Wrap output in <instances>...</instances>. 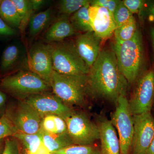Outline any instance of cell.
I'll use <instances>...</instances> for the list:
<instances>
[{"label":"cell","mask_w":154,"mask_h":154,"mask_svg":"<svg viewBox=\"0 0 154 154\" xmlns=\"http://www.w3.org/2000/svg\"><path fill=\"white\" fill-rule=\"evenodd\" d=\"M3 149H2V140H0V154L2 152Z\"/></svg>","instance_id":"cell-40"},{"label":"cell","mask_w":154,"mask_h":154,"mask_svg":"<svg viewBox=\"0 0 154 154\" xmlns=\"http://www.w3.org/2000/svg\"><path fill=\"white\" fill-rule=\"evenodd\" d=\"M137 23L134 16L125 24L117 27L114 32L115 42H122L130 40L137 29Z\"/></svg>","instance_id":"cell-22"},{"label":"cell","mask_w":154,"mask_h":154,"mask_svg":"<svg viewBox=\"0 0 154 154\" xmlns=\"http://www.w3.org/2000/svg\"><path fill=\"white\" fill-rule=\"evenodd\" d=\"M38 112L42 117L46 116H57L63 118L72 111L69 106L56 96L41 94L31 95L25 101Z\"/></svg>","instance_id":"cell-11"},{"label":"cell","mask_w":154,"mask_h":154,"mask_svg":"<svg viewBox=\"0 0 154 154\" xmlns=\"http://www.w3.org/2000/svg\"><path fill=\"white\" fill-rule=\"evenodd\" d=\"M0 17L8 24L20 28L22 20L12 0H1Z\"/></svg>","instance_id":"cell-18"},{"label":"cell","mask_w":154,"mask_h":154,"mask_svg":"<svg viewBox=\"0 0 154 154\" xmlns=\"http://www.w3.org/2000/svg\"><path fill=\"white\" fill-rule=\"evenodd\" d=\"M119 67L129 84H132L140 76L145 61L143 36L137 28L130 40L115 42L113 47Z\"/></svg>","instance_id":"cell-2"},{"label":"cell","mask_w":154,"mask_h":154,"mask_svg":"<svg viewBox=\"0 0 154 154\" xmlns=\"http://www.w3.org/2000/svg\"><path fill=\"white\" fill-rule=\"evenodd\" d=\"M146 1L144 0H123V4L133 14H140L143 12Z\"/></svg>","instance_id":"cell-29"},{"label":"cell","mask_w":154,"mask_h":154,"mask_svg":"<svg viewBox=\"0 0 154 154\" xmlns=\"http://www.w3.org/2000/svg\"><path fill=\"white\" fill-rule=\"evenodd\" d=\"M41 119L39 113L33 107L24 102L19 105L11 120L17 133L34 134L41 129Z\"/></svg>","instance_id":"cell-12"},{"label":"cell","mask_w":154,"mask_h":154,"mask_svg":"<svg viewBox=\"0 0 154 154\" xmlns=\"http://www.w3.org/2000/svg\"><path fill=\"white\" fill-rule=\"evenodd\" d=\"M19 49L15 45L8 46L4 50L1 62V69L4 71L12 68L19 57Z\"/></svg>","instance_id":"cell-23"},{"label":"cell","mask_w":154,"mask_h":154,"mask_svg":"<svg viewBox=\"0 0 154 154\" xmlns=\"http://www.w3.org/2000/svg\"><path fill=\"white\" fill-rule=\"evenodd\" d=\"M54 118L56 126L57 134L68 133L67 127L64 119L60 116L56 115H54Z\"/></svg>","instance_id":"cell-33"},{"label":"cell","mask_w":154,"mask_h":154,"mask_svg":"<svg viewBox=\"0 0 154 154\" xmlns=\"http://www.w3.org/2000/svg\"><path fill=\"white\" fill-rule=\"evenodd\" d=\"M115 105L110 121L118 133L120 154H129L134 134L133 115L126 96H120Z\"/></svg>","instance_id":"cell-5"},{"label":"cell","mask_w":154,"mask_h":154,"mask_svg":"<svg viewBox=\"0 0 154 154\" xmlns=\"http://www.w3.org/2000/svg\"><path fill=\"white\" fill-rule=\"evenodd\" d=\"M2 88L22 95H35L47 91L51 86L31 71H22L2 80Z\"/></svg>","instance_id":"cell-8"},{"label":"cell","mask_w":154,"mask_h":154,"mask_svg":"<svg viewBox=\"0 0 154 154\" xmlns=\"http://www.w3.org/2000/svg\"><path fill=\"white\" fill-rule=\"evenodd\" d=\"M26 154H38V153L36 152V153H32V154H28L27 153V152H26Z\"/></svg>","instance_id":"cell-41"},{"label":"cell","mask_w":154,"mask_h":154,"mask_svg":"<svg viewBox=\"0 0 154 154\" xmlns=\"http://www.w3.org/2000/svg\"><path fill=\"white\" fill-rule=\"evenodd\" d=\"M151 37L152 42L153 48L154 52V27L151 28L150 30Z\"/></svg>","instance_id":"cell-39"},{"label":"cell","mask_w":154,"mask_h":154,"mask_svg":"<svg viewBox=\"0 0 154 154\" xmlns=\"http://www.w3.org/2000/svg\"><path fill=\"white\" fill-rule=\"evenodd\" d=\"M132 154H145L154 138V118L151 112L133 115Z\"/></svg>","instance_id":"cell-9"},{"label":"cell","mask_w":154,"mask_h":154,"mask_svg":"<svg viewBox=\"0 0 154 154\" xmlns=\"http://www.w3.org/2000/svg\"><path fill=\"white\" fill-rule=\"evenodd\" d=\"M154 101V69L141 75L130 100L128 101L133 115L151 112Z\"/></svg>","instance_id":"cell-7"},{"label":"cell","mask_w":154,"mask_h":154,"mask_svg":"<svg viewBox=\"0 0 154 154\" xmlns=\"http://www.w3.org/2000/svg\"><path fill=\"white\" fill-rule=\"evenodd\" d=\"M14 3L18 14H19L22 23L20 28H24V26L30 18V15L33 11L31 6L30 1L28 0H12Z\"/></svg>","instance_id":"cell-26"},{"label":"cell","mask_w":154,"mask_h":154,"mask_svg":"<svg viewBox=\"0 0 154 154\" xmlns=\"http://www.w3.org/2000/svg\"><path fill=\"white\" fill-rule=\"evenodd\" d=\"M89 14L94 33L102 40L110 38L117 28L113 14L105 8L94 5H90Z\"/></svg>","instance_id":"cell-13"},{"label":"cell","mask_w":154,"mask_h":154,"mask_svg":"<svg viewBox=\"0 0 154 154\" xmlns=\"http://www.w3.org/2000/svg\"><path fill=\"white\" fill-rule=\"evenodd\" d=\"M42 143L50 153L55 152L69 146L74 144L68 133L63 134L49 133L40 129Z\"/></svg>","instance_id":"cell-17"},{"label":"cell","mask_w":154,"mask_h":154,"mask_svg":"<svg viewBox=\"0 0 154 154\" xmlns=\"http://www.w3.org/2000/svg\"><path fill=\"white\" fill-rule=\"evenodd\" d=\"M41 128L48 133L57 134L56 126L54 115L46 116L42 121Z\"/></svg>","instance_id":"cell-32"},{"label":"cell","mask_w":154,"mask_h":154,"mask_svg":"<svg viewBox=\"0 0 154 154\" xmlns=\"http://www.w3.org/2000/svg\"><path fill=\"white\" fill-rule=\"evenodd\" d=\"M53 154L52 153H49V154Z\"/></svg>","instance_id":"cell-42"},{"label":"cell","mask_w":154,"mask_h":154,"mask_svg":"<svg viewBox=\"0 0 154 154\" xmlns=\"http://www.w3.org/2000/svg\"><path fill=\"white\" fill-rule=\"evenodd\" d=\"M145 154H154V138L148 148L147 149Z\"/></svg>","instance_id":"cell-37"},{"label":"cell","mask_w":154,"mask_h":154,"mask_svg":"<svg viewBox=\"0 0 154 154\" xmlns=\"http://www.w3.org/2000/svg\"><path fill=\"white\" fill-rule=\"evenodd\" d=\"M13 137L21 142L27 151V153H36L39 147L43 144L40 130L38 132L34 134L17 133Z\"/></svg>","instance_id":"cell-20"},{"label":"cell","mask_w":154,"mask_h":154,"mask_svg":"<svg viewBox=\"0 0 154 154\" xmlns=\"http://www.w3.org/2000/svg\"><path fill=\"white\" fill-rule=\"evenodd\" d=\"M121 1L119 0H93L90 5L99 6L105 8L113 14Z\"/></svg>","instance_id":"cell-30"},{"label":"cell","mask_w":154,"mask_h":154,"mask_svg":"<svg viewBox=\"0 0 154 154\" xmlns=\"http://www.w3.org/2000/svg\"><path fill=\"white\" fill-rule=\"evenodd\" d=\"M91 2L89 0H62L59 2L60 13L68 17L84 6L91 4Z\"/></svg>","instance_id":"cell-24"},{"label":"cell","mask_w":154,"mask_h":154,"mask_svg":"<svg viewBox=\"0 0 154 154\" xmlns=\"http://www.w3.org/2000/svg\"><path fill=\"white\" fill-rule=\"evenodd\" d=\"M53 154H102L101 151L91 145L73 144Z\"/></svg>","instance_id":"cell-25"},{"label":"cell","mask_w":154,"mask_h":154,"mask_svg":"<svg viewBox=\"0 0 154 154\" xmlns=\"http://www.w3.org/2000/svg\"><path fill=\"white\" fill-rule=\"evenodd\" d=\"M102 40L93 31L79 35L75 43L78 53L89 68L97 59Z\"/></svg>","instance_id":"cell-14"},{"label":"cell","mask_w":154,"mask_h":154,"mask_svg":"<svg viewBox=\"0 0 154 154\" xmlns=\"http://www.w3.org/2000/svg\"><path fill=\"white\" fill-rule=\"evenodd\" d=\"M16 30L0 17V35L11 36L16 34Z\"/></svg>","instance_id":"cell-34"},{"label":"cell","mask_w":154,"mask_h":154,"mask_svg":"<svg viewBox=\"0 0 154 154\" xmlns=\"http://www.w3.org/2000/svg\"><path fill=\"white\" fill-rule=\"evenodd\" d=\"M49 46L54 71L62 74H88L90 68L80 56L74 43L62 41Z\"/></svg>","instance_id":"cell-4"},{"label":"cell","mask_w":154,"mask_h":154,"mask_svg":"<svg viewBox=\"0 0 154 154\" xmlns=\"http://www.w3.org/2000/svg\"><path fill=\"white\" fill-rule=\"evenodd\" d=\"M76 30L68 17L62 15L48 29L45 34V40L52 43L60 42L75 35Z\"/></svg>","instance_id":"cell-16"},{"label":"cell","mask_w":154,"mask_h":154,"mask_svg":"<svg viewBox=\"0 0 154 154\" xmlns=\"http://www.w3.org/2000/svg\"><path fill=\"white\" fill-rule=\"evenodd\" d=\"M17 133L11 119L6 115L2 116L0 118V140L8 137L14 136Z\"/></svg>","instance_id":"cell-28"},{"label":"cell","mask_w":154,"mask_h":154,"mask_svg":"<svg viewBox=\"0 0 154 154\" xmlns=\"http://www.w3.org/2000/svg\"><path fill=\"white\" fill-rule=\"evenodd\" d=\"M143 12L145 13L150 21L154 22V1H146Z\"/></svg>","instance_id":"cell-35"},{"label":"cell","mask_w":154,"mask_h":154,"mask_svg":"<svg viewBox=\"0 0 154 154\" xmlns=\"http://www.w3.org/2000/svg\"><path fill=\"white\" fill-rule=\"evenodd\" d=\"M52 14L51 8L34 14L30 18L29 22V33L35 36L43 30L49 22Z\"/></svg>","instance_id":"cell-21"},{"label":"cell","mask_w":154,"mask_h":154,"mask_svg":"<svg viewBox=\"0 0 154 154\" xmlns=\"http://www.w3.org/2000/svg\"><path fill=\"white\" fill-rule=\"evenodd\" d=\"M28 64L30 71L50 86L54 69L49 45L37 43L33 45L28 54Z\"/></svg>","instance_id":"cell-10"},{"label":"cell","mask_w":154,"mask_h":154,"mask_svg":"<svg viewBox=\"0 0 154 154\" xmlns=\"http://www.w3.org/2000/svg\"></svg>","instance_id":"cell-44"},{"label":"cell","mask_w":154,"mask_h":154,"mask_svg":"<svg viewBox=\"0 0 154 154\" xmlns=\"http://www.w3.org/2000/svg\"><path fill=\"white\" fill-rule=\"evenodd\" d=\"M0 2H1V0H0Z\"/></svg>","instance_id":"cell-43"},{"label":"cell","mask_w":154,"mask_h":154,"mask_svg":"<svg viewBox=\"0 0 154 154\" xmlns=\"http://www.w3.org/2000/svg\"><path fill=\"white\" fill-rule=\"evenodd\" d=\"M87 75L62 74L54 71L50 86L55 96L66 105H81L88 92Z\"/></svg>","instance_id":"cell-3"},{"label":"cell","mask_w":154,"mask_h":154,"mask_svg":"<svg viewBox=\"0 0 154 154\" xmlns=\"http://www.w3.org/2000/svg\"><path fill=\"white\" fill-rule=\"evenodd\" d=\"M6 96L2 92H0V107L5 102Z\"/></svg>","instance_id":"cell-38"},{"label":"cell","mask_w":154,"mask_h":154,"mask_svg":"<svg viewBox=\"0 0 154 154\" xmlns=\"http://www.w3.org/2000/svg\"><path fill=\"white\" fill-rule=\"evenodd\" d=\"M90 4L84 6L74 14H72L70 21L76 30L85 33L93 31L89 17Z\"/></svg>","instance_id":"cell-19"},{"label":"cell","mask_w":154,"mask_h":154,"mask_svg":"<svg viewBox=\"0 0 154 154\" xmlns=\"http://www.w3.org/2000/svg\"><path fill=\"white\" fill-rule=\"evenodd\" d=\"M63 119L66 122L68 133L74 144L91 145L100 139L98 125L85 114L72 111Z\"/></svg>","instance_id":"cell-6"},{"label":"cell","mask_w":154,"mask_h":154,"mask_svg":"<svg viewBox=\"0 0 154 154\" xmlns=\"http://www.w3.org/2000/svg\"><path fill=\"white\" fill-rule=\"evenodd\" d=\"M30 2L32 9L34 11L40 8L44 5L45 1L42 0H30Z\"/></svg>","instance_id":"cell-36"},{"label":"cell","mask_w":154,"mask_h":154,"mask_svg":"<svg viewBox=\"0 0 154 154\" xmlns=\"http://www.w3.org/2000/svg\"><path fill=\"white\" fill-rule=\"evenodd\" d=\"M1 154H21L20 147L17 139L9 138L6 140Z\"/></svg>","instance_id":"cell-31"},{"label":"cell","mask_w":154,"mask_h":154,"mask_svg":"<svg viewBox=\"0 0 154 154\" xmlns=\"http://www.w3.org/2000/svg\"><path fill=\"white\" fill-rule=\"evenodd\" d=\"M102 154H120V146L115 128L110 120L102 118L98 124Z\"/></svg>","instance_id":"cell-15"},{"label":"cell","mask_w":154,"mask_h":154,"mask_svg":"<svg viewBox=\"0 0 154 154\" xmlns=\"http://www.w3.org/2000/svg\"><path fill=\"white\" fill-rule=\"evenodd\" d=\"M133 16V14L125 5L122 1L119 3L113 14V19L117 27L125 24Z\"/></svg>","instance_id":"cell-27"},{"label":"cell","mask_w":154,"mask_h":154,"mask_svg":"<svg viewBox=\"0 0 154 154\" xmlns=\"http://www.w3.org/2000/svg\"><path fill=\"white\" fill-rule=\"evenodd\" d=\"M88 92L92 96L116 103L121 96H126L128 82L119 67L113 50L101 51L90 68Z\"/></svg>","instance_id":"cell-1"}]
</instances>
